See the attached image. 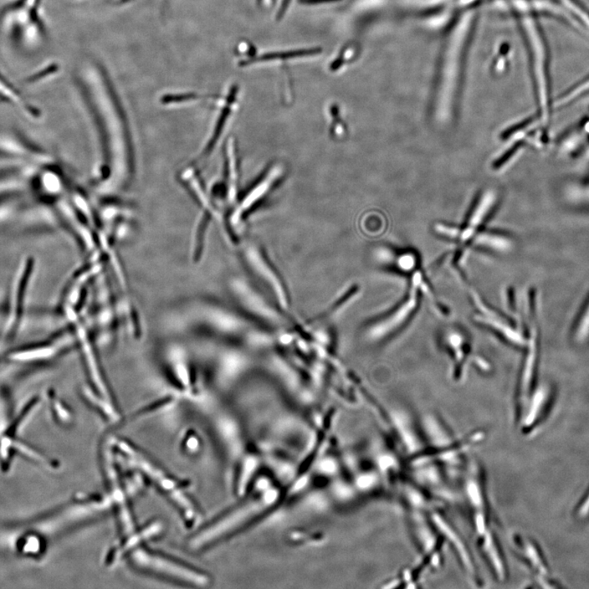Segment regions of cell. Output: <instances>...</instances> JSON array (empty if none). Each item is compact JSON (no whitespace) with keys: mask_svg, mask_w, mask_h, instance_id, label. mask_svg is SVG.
Instances as JSON below:
<instances>
[{"mask_svg":"<svg viewBox=\"0 0 589 589\" xmlns=\"http://www.w3.org/2000/svg\"><path fill=\"white\" fill-rule=\"evenodd\" d=\"M112 449L119 453L130 468L138 471L170 500L178 510L186 525L192 528L200 519L199 510L187 494L189 485L178 480L159 467L148 456L126 439H114Z\"/></svg>","mask_w":589,"mask_h":589,"instance_id":"1","label":"cell"},{"mask_svg":"<svg viewBox=\"0 0 589 589\" xmlns=\"http://www.w3.org/2000/svg\"><path fill=\"white\" fill-rule=\"evenodd\" d=\"M128 556L126 557L136 569L169 581L193 587H205L211 582L206 573L142 545L131 551Z\"/></svg>","mask_w":589,"mask_h":589,"instance_id":"2","label":"cell"},{"mask_svg":"<svg viewBox=\"0 0 589 589\" xmlns=\"http://www.w3.org/2000/svg\"><path fill=\"white\" fill-rule=\"evenodd\" d=\"M230 289L243 313L257 324L272 330L285 324L286 313L268 295L243 279H233Z\"/></svg>","mask_w":589,"mask_h":589,"instance_id":"3","label":"cell"},{"mask_svg":"<svg viewBox=\"0 0 589 589\" xmlns=\"http://www.w3.org/2000/svg\"><path fill=\"white\" fill-rule=\"evenodd\" d=\"M243 255L250 272L263 286L269 298L288 315L291 307L289 286L267 255L258 245L247 244L244 245Z\"/></svg>","mask_w":589,"mask_h":589,"instance_id":"4","label":"cell"},{"mask_svg":"<svg viewBox=\"0 0 589 589\" xmlns=\"http://www.w3.org/2000/svg\"><path fill=\"white\" fill-rule=\"evenodd\" d=\"M40 0H18L5 10L2 27L25 47L33 48L42 34L39 13Z\"/></svg>","mask_w":589,"mask_h":589,"instance_id":"5","label":"cell"},{"mask_svg":"<svg viewBox=\"0 0 589 589\" xmlns=\"http://www.w3.org/2000/svg\"><path fill=\"white\" fill-rule=\"evenodd\" d=\"M284 175V169L281 165H274L265 172L263 176L250 188L242 200L236 204L231 216V223L235 228L242 225L244 219L264 201Z\"/></svg>","mask_w":589,"mask_h":589,"instance_id":"6","label":"cell"},{"mask_svg":"<svg viewBox=\"0 0 589 589\" xmlns=\"http://www.w3.org/2000/svg\"><path fill=\"white\" fill-rule=\"evenodd\" d=\"M430 518L432 524L443 537L444 540H447L449 545L453 547L456 555L459 558L460 564L462 565L468 573L470 580L475 583L480 582V576L473 554H470L469 549L462 539V536L450 525L449 522L444 518V516L437 512V509L430 512Z\"/></svg>","mask_w":589,"mask_h":589,"instance_id":"7","label":"cell"},{"mask_svg":"<svg viewBox=\"0 0 589 589\" xmlns=\"http://www.w3.org/2000/svg\"><path fill=\"white\" fill-rule=\"evenodd\" d=\"M163 526L160 522H152L150 526L140 530H135L131 534L123 537L118 544L111 547L107 552L105 563L107 566H111L116 564L124 558V556L141 546L142 542L150 540L152 538L160 534Z\"/></svg>","mask_w":589,"mask_h":589,"instance_id":"8","label":"cell"},{"mask_svg":"<svg viewBox=\"0 0 589 589\" xmlns=\"http://www.w3.org/2000/svg\"><path fill=\"white\" fill-rule=\"evenodd\" d=\"M512 544L514 545L516 555L530 568L533 572L542 578L547 575L545 558L535 542L517 535L512 538Z\"/></svg>","mask_w":589,"mask_h":589,"instance_id":"9","label":"cell"},{"mask_svg":"<svg viewBox=\"0 0 589 589\" xmlns=\"http://www.w3.org/2000/svg\"><path fill=\"white\" fill-rule=\"evenodd\" d=\"M414 306L415 300H409L407 304L403 305L401 309L396 311L393 315L372 325L370 329L367 331L366 335L368 340L377 341L390 334L391 332L397 329L398 326L402 324L403 320L414 309Z\"/></svg>","mask_w":589,"mask_h":589,"instance_id":"10","label":"cell"},{"mask_svg":"<svg viewBox=\"0 0 589 589\" xmlns=\"http://www.w3.org/2000/svg\"><path fill=\"white\" fill-rule=\"evenodd\" d=\"M322 54L321 48L300 49L286 51V52L270 53L253 57V59L241 61V66H245L255 63H271V61H284L294 59L313 57Z\"/></svg>","mask_w":589,"mask_h":589,"instance_id":"11","label":"cell"},{"mask_svg":"<svg viewBox=\"0 0 589 589\" xmlns=\"http://www.w3.org/2000/svg\"><path fill=\"white\" fill-rule=\"evenodd\" d=\"M228 187L227 195L230 204H237L238 193V162L237 147L234 140H230L227 147Z\"/></svg>","mask_w":589,"mask_h":589,"instance_id":"12","label":"cell"},{"mask_svg":"<svg viewBox=\"0 0 589 589\" xmlns=\"http://www.w3.org/2000/svg\"><path fill=\"white\" fill-rule=\"evenodd\" d=\"M494 202L493 193H487L481 198L478 207L475 209L473 217H470L468 226L466 227L462 234L463 240L468 239L475 232L489 212V209Z\"/></svg>","mask_w":589,"mask_h":589,"instance_id":"13","label":"cell"},{"mask_svg":"<svg viewBox=\"0 0 589 589\" xmlns=\"http://www.w3.org/2000/svg\"><path fill=\"white\" fill-rule=\"evenodd\" d=\"M0 99L12 102V104L25 110H29L30 109L28 102L23 100L22 96L5 80L1 74H0Z\"/></svg>","mask_w":589,"mask_h":589,"instance_id":"14","label":"cell"},{"mask_svg":"<svg viewBox=\"0 0 589 589\" xmlns=\"http://www.w3.org/2000/svg\"><path fill=\"white\" fill-rule=\"evenodd\" d=\"M480 242L489 245V247L502 250H504L509 247V243L504 238L494 237L491 235H485V237Z\"/></svg>","mask_w":589,"mask_h":589,"instance_id":"15","label":"cell"},{"mask_svg":"<svg viewBox=\"0 0 589 589\" xmlns=\"http://www.w3.org/2000/svg\"><path fill=\"white\" fill-rule=\"evenodd\" d=\"M576 511L578 518H587V516H589V487L581 503L578 504Z\"/></svg>","mask_w":589,"mask_h":589,"instance_id":"16","label":"cell"},{"mask_svg":"<svg viewBox=\"0 0 589 589\" xmlns=\"http://www.w3.org/2000/svg\"><path fill=\"white\" fill-rule=\"evenodd\" d=\"M582 85L583 86H578L577 88L573 89L571 91V94L566 95L564 97V99H562L560 102L559 104H565V102H569L570 100L575 98L576 96L581 95L583 93L582 91H585V90H588L589 89V80L583 81V85Z\"/></svg>","mask_w":589,"mask_h":589,"instance_id":"17","label":"cell"},{"mask_svg":"<svg viewBox=\"0 0 589 589\" xmlns=\"http://www.w3.org/2000/svg\"><path fill=\"white\" fill-rule=\"evenodd\" d=\"M338 111H338L336 106H332V109H331L332 116L335 118V120L336 121L338 120H339V119H338V118H339V116H340L339 112H338ZM332 126H334V128H332V130H334V131H332V132L334 133V135H341V134H342V131H341L342 122H341V123L340 122L339 123H336V122L334 123V125H332Z\"/></svg>","mask_w":589,"mask_h":589,"instance_id":"18","label":"cell"},{"mask_svg":"<svg viewBox=\"0 0 589 589\" xmlns=\"http://www.w3.org/2000/svg\"><path fill=\"white\" fill-rule=\"evenodd\" d=\"M413 265L414 260L411 255H404L399 260V265L403 269H411Z\"/></svg>","mask_w":589,"mask_h":589,"instance_id":"19","label":"cell"},{"mask_svg":"<svg viewBox=\"0 0 589 589\" xmlns=\"http://www.w3.org/2000/svg\"><path fill=\"white\" fill-rule=\"evenodd\" d=\"M340 1V0H299V3L303 5H317Z\"/></svg>","mask_w":589,"mask_h":589,"instance_id":"20","label":"cell"}]
</instances>
